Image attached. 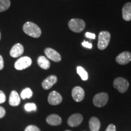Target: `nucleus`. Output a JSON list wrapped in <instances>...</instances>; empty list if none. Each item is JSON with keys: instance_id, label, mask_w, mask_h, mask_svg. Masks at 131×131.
I'll return each instance as SVG.
<instances>
[{"instance_id": "nucleus-5", "label": "nucleus", "mask_w": 131, "mask_h": 131, "mask_svg": "<svg viewBox=\"0 0 131 131\" xmlns=\"http://www.w3.org/2000/svg\"><path fill=\"white\" fill-rule=\"evenodd\" d=\"M109 96L107 93L101 92L95 95L93 98V103L96 107H101L107 104Z\"/></svg>"}, {"instance_id": "nucleus-8", "label": "nucleus", "mask_w": 131, "mask_h": 131, "mask_svg": "<svg viewBox=\"0 0 131 131\" xmlns=\"http://www.w3.org/2000/svg\"><path fill=\"white\" fill-rule=\"evenodd\" d=\"M84 91L80 86H76L72 91V96L76 102H80L84 98Z\"/></svg>"}, {"instance_id": "nucleus-2", "label": "nucleus", "mask_w": 131, "mask_h": 131, "mask_svg": "<svg viewBox=\"0 0 131 131\" xmlns=\"http://www.w3.org/2000/svg\"><path fill=\"white\" fill-rule=\"evenodd\" d=\"M111 40V34L107 31H102L99 34L98 47L100 50H104L109 45Z\"/></svg>"}, {"instance_id": "nucleus-24", "label": "nucleus", "mask_w": 131, "mask_h": 131, "mask_svg": "<svg viewBox=\"0 0 131 131\" xmlns=\"http://www.w3.org/2000/svg\"><path fill=\"white\" fill-rule=\"evenodd\" d=\"M6 100V95L2 91H0V104L4 103Z\"/></svg>"}, {"instance_id": "nucleus-31", "label": "nucleus", "mask_w": 131, "mask_h": 131, "mask_svg": "<svg viewBox=\"0 0 131 131\" xmlns=\"http://www.w3.org/2000/svg\"><path fill=\"white\" fill-rule=\"evenodd\" d=\"M66 131H70V130H66Z\"/></svg>"}, {"instance_id": "nucleus-17", "label": "nucleus", "mask_w": 131, "mask_h": 131, "mask_svg": "<svg viewBox=\"0 0 131 131\" xmlns=\"http://www.w3.org/2000/svg\"><path fill=\"white\" fill-rule=\"evenodd\" d=\"M37 63L41 68L47 70L50 68V63L49 60L46 57L40 56L38 58Z\"/></svg>"}, {"instance_id": "nucleus-14", "label": "nucleus", "mask_w": 131, "mask_h": 131, "mask_svg": "<svg viewBox=\"0 0 131 131\" xmlns=\"http://www.w3.org/2000/svg\"><path fill=\"white\" fill-rule=\"evenodd\" d=\"M21 99L20 96L18 92L15 91L11 92L10 95L9 96V103L10 105L12 106H18L20 104Z\"/></svg>"}, {"instance_id": "nucleus-12", "label": "nucleus", "mask_w": 131, "mask_h": 131, "mask_svg": "<svg viewBox=\"0 0 131 131\" xmlns=\"http://www.w3.org/2000/svg\"><path fill=\"white\" fill-rule=\"evenodd\" d=\"M23 46L20 43H17L12 47L10 51V55L13 58H17V57H20L23 53Z\"/></svg>"}, {"instance_id": "nucleus-18", "label": "nucleus", "mask_w": 131, "mask_h": 131, "mask_svg": "<svg viewBox=\"0 0 131 131\" xmlns=\"http://www.w3.org/2000/svg\"><path fill=\"white\" fill-rule=\"evenodd\" d=\"M100 122L95 117H92L89 120V127L91 131H98L100 128Z\"/></svg>"}, {"instance_id": "nucleus-21", "label": "nucleus", "mask_w": 131, "mask_h": 131, "mask_svg": "<svg viewBox=\"0 0 131 131\" xmlns=\"http://www.w3.org/2000/svg\"><path fill=\"white\" fill-rule=\"evenodd\" d=\"M33 95V92L30 88H27L24 89L21 93V97L22 99H26V98H30Z\"/></svg>"}, {"instance_id": "nucleus-9", "label": "nucleus", "mask_w": 131, "mask_h": 131, "mask_svg": "<svg viewBox=\"0 0 131 131\" xmlns=\"http://www.w3.org/2000/svg\"><path fill=\"white\" fill-rule=\"evenodd\" d=\"M45 53L46 56L52 61L59 62L61 60V57L60 54L53 49L50 48V47L46 48L45 50Z\"/></svg>"}, {"instance_id": "nucleus-26", "label": "nucleus", "mask_w": 131, "mask_h": 131, "mask_svg": "<svg viewBox=\"0 0 131 131\" xmlns=\"http://www.w3.org/2000/svg\"><path fill=\"white\" fill-rule=\"evenodd\" d=\"M106 131H116V127L114 124H111L108 126Z\"/></svg>"}, {"instance_id": "nucleus-19", "label": "nucleus", "mask_w": 131, "mask_h": 131, "mask_svg": "<svg viewBox=\"0 0 131 131\" xmlns=\"http://www.w3.org/2000/svg\"><path fill=\"white\" fill-rule=\"evenodd\" d=\"M77 73L80 75V77L83 81H86L88 79V72L85 70L84 68L81 66H78L77 68Z\"/></svg>"}, {"instance_id": "nucleus-4", "label": "nucleus", "mask_w": 131, "mask_h": 131, "mask_svg": "<svg viewBox=\"0 0 131 131\" xmlns=\"http://www.w3.org/2000/svg\"><path fill=\"white\" fill-rule=\"evenodd\" d=\"M113 86L120 93H124L129 88V82L126 79L122 77H118L114 80Z\"/></svg>"}, {"instance_id": "nucleus-6", "label": "nucleus", "mask_w": 131, "mask_h": 131, "mask_svg": "<svg viewBox=\"0 0 131 131\" xmlns=\"http://www.w3.org/2000/svg\"><path fill=\"white\" fill-rule=\"evenodd\" d=\"M32 59L29 57H23L19 58L15 63V68L16 70H21L29 68L32 64Z\"/></svg>"}, {"instance_id": "nucleus-25", "label": "nucleus", "mask_w": 131, "mask_h": 131, "mask_svg": "<svg viewBox=\"0 0 131 131\" xmlns=\"http://www.w3.org/2000/svg\"><path fill=\"white\" fill-rule=\"evenodd\" d=\"M82 45L84 47H86V48L92 49V45L91 43H90V42L86 41H84L82 42Z\"/></svg>"}, {"instance_id": "nucleus-28", "label": "nucleus", "mask_w": 131, "mask_h": 131, "mask_svg": "<svg viewBox=\"0 0 131 131\" xmlns=\"http://www.w3.org/2000/svg\"><path fill=\"white\" fill-rule=\"evenodd\" d=\"M86 37L87 38H89L91 39H95V35L94 34H92V33L91 32H86Z\"/></svg>"}, {"instance_id": "nucleus-1", "label": "nucleus", "mask_w": 131, "mask_h": 131, "mask_svg": "<svg viewBox=\"0 0 131 131\" xmlns=\"http://www.w3.org/2000/svg\"><path fill=\"white\" fill-rule=\"evenodd\" d=\"M24 32L33 38H39L41 35V30L37 24L32 22H27L23 27Z\"/></svg>"}, {"instance_id": "nucleus-22", "label": "nucleus", "mask_w": 131, "mask_h": 131, "mask_svg": "<svg viewBox=\"0 0 131 131\" xmlns=\"http://www.w3.org/2000/svg\"><path fill=\"white\" fill-rule=\"evenodd\" d=\"M24 109L27 112L37 111V106L35 103H27L24 105Z\"/></svg>"}, {"instance_id": "nucleus-10", "label": "nucleus", "mask_w": 131, "mask_h": 131, "mask_svg": "<svg viewBox=\"0 0 131 131\" xmlns=\"http://www.w3.org/2000/svg\"><path fill=\"white\" fill-rule=\"evenodd\" d=\"M83 117L80 114L72 115L68 119V124L70 127H76L79 126L83 122Z\"/></svg>"}, {"instance_id": "nucleus-13", "label": "nucleus", "mask_w": 131, "mask_h": 131, "mask_svg": "<svg viewBox=\"0 0 131 131\" xmlns=\"http://www.w3.org/2000/svg\"><path fill=\"white\" fill-rule=\"evenodd\" d=\"M58 78L55 75H50L44 80L42 83V87L44 89L48 90L52 88L57 82Z\"/></svg>"}, {"instance_id": "nucleus-16", "label": "nucleus", "mask_w": 131, "mask_h": 131, "mask_svg": "<svg viewBox=\"0 0 131 131\" xmlns=\"http://www.w3.org/2000/svg\"><path fill=\"white\" fill-rule=\"evenodd\" d=\"M122 15L125 21H129L131 20V3H127L123 6Z\"/></svg>"}, {"instance_id": "nucleus-30", "label": "nucleus", "mask_w": 131, "mask_h": 131, "mask_svg": "<svg viewBox=\"0 0 131 131\" xmlns=\"http://www.w3.org/2000/svg\"><path fill=\"white\" fill-rule=\"evenodd\" d=\"M1 32H0V40H1Z\"/></svg>"}, {"instance_id": "nucleus-15", "label": "nucleus", "mask_w": 131, "mask_h": 131, "mask_svg": "<svg viewBox=\"0 0 131 131\" xmlns=\"http://www.w3.org/2000/svg\"><path fill=\"white\" fill-rule=\"evenodd\" d=\"M47 123L52 126H58L61 124L62 119L60 116L57 114H52L49 115L46 118Z\"/></svg>"}, {"instance_id": "nucleus-11", "label": "nucleus", "mask_w": 131, "mask_h": 131, "mask_svg": "<svg viewBox=\"0 0 131 131\" xmlns=\"http://www.w3.org/2000/svg\"><path fill=\"white\" fill-rule=\"evenodd\" d=\"M131 61V53L129 52H123L116 58V61L121 65H124L128 64Z\"/></svg>"}, {"instance_id": "nucleus-3", "label": "nucleus", "mask_w": 131, "mask_h": 131, "mask_svg": "<svg viewBox=\"0 0 131 131\" xmlns=\"http://www.w3.org/2000/svg\"><path fill=\"white\" fill-rule=\"evenodd\" d=\"M68 26L72 31L76 33H79L84 30L86 24H85L84 21L81 19L73 18L69 21V22L68 23Z\"/></svg>"}, {"instance_id": "nucleus-29", "label": "nucleus", "mask_w": 131, "mask_h": 131, "mask_svg": "<svg viewBox=\"0 0 131 131\" xmlns=\"http://www.w3.org/2000/svg\"><path fill=\"white\" fill-rule=\"evenodd\" d=\"M4 68V60L1 55H0V70Z\"/></svg>"}, {"instance_id": "nucleus-27", "label": "nucleus", "mask_w": 131, "mask_h": 131, "mask_svg": "<svg viewBox=\"0 0 131 131\" xmlns=\"http://www.w3.org/2000/svg\"><path fill=\"white\" fill-rule=\"evenodd\" d=\"M6 115V110L4 107L0 106V118H2Z\"/></svg>"}, {"instance_id": "nucleus-23", "label": "nucleus", "mask_w": 131, "mask_h": 131, "mask_svg": "<svg viewBox=\"0 0 131 131\" xmlns=\"http://www.w3.org/2000/svg\"><path fill=\"white\" fill-rule=\"evenodd\" d=\"M24 131H41L40 129L35 125H29L25 129Z\"/></svg>"}, {"instance_id": "nucleus-7", "label": "nucleus", "mask_w": 131, "mask_h": 131, "mask_svg": "<svg viewBox=\"0 0 131 131\" xmlns=\"http://www.w3.org/2000/svg\"><path fill=\"white\" fill-rule=\"evenodd\" d=\"M63 98L61 95L56 91H52L48 96V103L50 105H58L62 102Z\"/></svg>"}, {"instance_id": "nucleus-20", "label": "nucleus", "mask_w": 131, "mask_h": 131, "mask_svg": "<svg viewBox=\"0 0 131 131\" xmlns=\"http://www.w3.org/2000/svg\"><path fill=\"white\" fill-rule=\"evenodd\" d=\"M10 6V0H0V12H4Z\"/></svg>"}]
</instances>
